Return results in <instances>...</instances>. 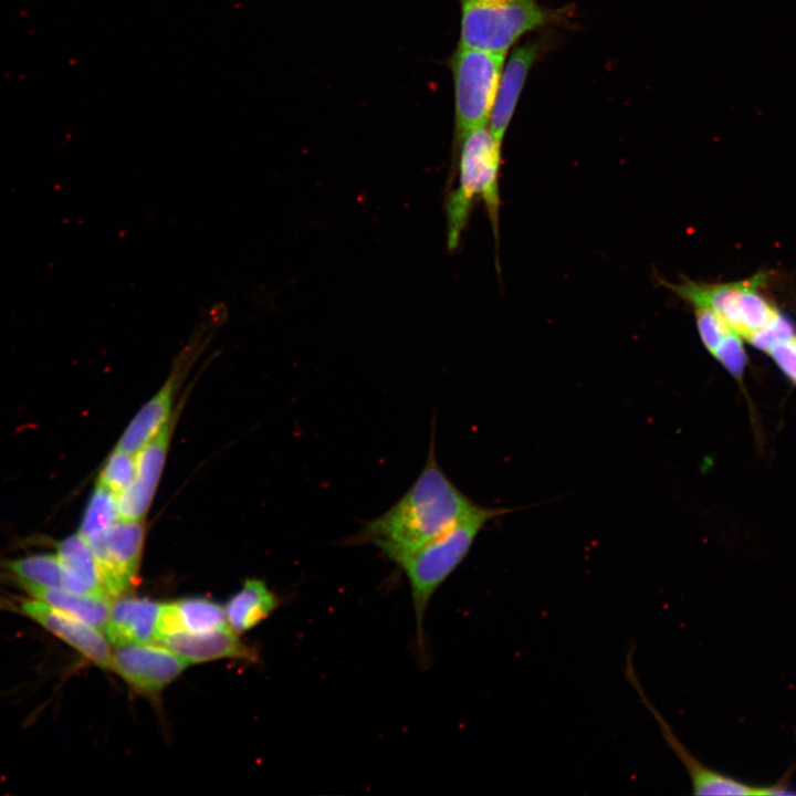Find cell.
Wrapping results in <instances>:
<instances>
[{
	"instance_id": "cell-1",
	"label": "cell",
	"mask_w": 796,
	"mask_h": 796,
	"mask_svg": "<svg viewBox=\"0 0 796 796\" xmlns=\"http://www.w3.org/2000/svg\"><path fill=\"white\" fill-rule=\"evenodd\" d=\"M434 437L433 431L425 465L405 494L383 514L363 523L349 543L370 544L395 562L449 530L479 505L439 465Z\"/></svg>"
},
{
	"instance_id": "cell-2",
	"label": "cell",
	"mask_w": 796,
	"mask_h": 796,
	"mask_svg": "<svg viewBox=\"0 0 796 796\" xmlns=\"http://www.w3.org/2000/svg\"><path fill=\"white\" fill-rule=\"evenodd\" d=\"M511 511L479 504L449 530L395 561L410 588L419 648H423L425 616L432 596L465 559L484 526Z\"/></svg>"
},
{
	"instance_id": "cell-3",
	"label": "cell",
	"mask_w": 796,
	"mask_h": 796,
	"mask_svg": "<svg viewBox=\"0 0 796 796\" xmlns=\"http://www.w3.org/2000/svg\"><path fill=\"white\" fill-rule=\"evenodd\" d=\"M459 178L447 201L448 247L454 250L464 230L473 202L481 198L486 206L493 230L498 232L499 171L501 145L486 126L467 132L458 138Z\"/></svg>"
},
{
	"instance_id": "cell-4",
	"label": "cell",
	"mask_w": 796,
	"mask_h": 796,
	"mask_svg": "<svg viewBox=\"0 0 796 796\" xmlns=\"http://www.w3.org/2000/svg\"><path fill=\"white\" fill-rule=\"evenodd\" d=\"M459 45L505 54L526 33L565 23L567 10L537 0H459Z\"/></svg>"
},
{
	"instance_id": "cell-5",
	"label": "cell",
	"mask_w": 796,
	"mask_h": 796,
	"mask_svg": "<svg viewBox=\"0 0 796 796\" xmlns=\"http://www.w3.org/2000/svg\"><path fill=\"white\" fill-rule=\"evenodd\" d=\"M661 282L692 307L702 306L715 312L737 335L746 339L779 314L760 292L765 282L763 273L731 283H700L691 280Z\"/></svg>"
},
{
	"instance_id": "cell-6",
	"label": "cell",
	"mask_w": 796,
	"mask_h": 796,
	"mask_svg": "<svg viewBox=\"0 0 796 796\" xmlns=\"http://www.w3.org/2000/svg\"><path fill=\"white\" fill-rule=\"evenodd\" d=\"M504 62L503 53L462 45L450 56L457 139L489 125Z\"/></svg>"
},
{
	"instance_id": "cell-7",
	"label": "cell",
	"mask_w": 796,
	"mask_h": 796,
	"mask_svg": "<svg viewBox=\"0 0 796 796\" xmlns=\"http://www.w3.org/2000/svg\"><path fill=\"white\" fill-rule=\"evenodd\" d=\"M144 534L140 520H119L105 532L85 540L111 599L123 597L137 585Z\"/></svg>"
},
{
	"instance_id": "cell-8",
	"label": "cell",
	"mask_w": 796,
	"mask_h": 796,
	"mask_svg": "<svg viewBox=\"0 0 796 796\" xmlns=\"http://www.w3.org/2000/svg\"><path fill=\"white\" fill-rule=\"evenodd\" d=\"M625 675L639 694L640 701L657 721L667 745L678 756L689 774L693 795H782L788 794L785 785L777 783L771 786L751 785L732 776L718 772L694 757L678 739L673 729L660 713L658 708L645 693L636 673L631 653H627Z\"/></svg>"
},
{
	"instance_id": "cell-9",
	"label": "cell",
	"mask_w": 796,
	"mask_h": 796,
	"mask_svg": "<svg viewBox=\"0 0 796 796\" xmlns=\"http://www.w3.org/2000/svg\"><path fill=\"white\" fill-rule=\"evenodd\" d=\"M188 663L164 645L135 643L117 646L112 670L134 690L151 694L175 680Z\"/></svg>"
},
{
	"instance_id": "cell-10",
	"label": "cell",
	"mask_w": 796,
	"mask_h": 796,
	"mask_svg": "<svg viewBox=\"0 0 796 796\" xmlns=\"http://www.w3.org/2000/svg\"><path fill=\"white\" fill-rule=\"evenodd\" d=\"M20 609L94 664L112 670L113 652L101 630L34 598L21 603Z\"/></svg>"
},
{
	"instance_id": "cell-11",
	"label": "cell",
	"mask_w": 796,
	"mask_h": 796,
	"mask_svg": "<svg viewBox=\"0 0 796 796\" xmlns=\"http://www.w3.org/2000/svg\"><path fill=\"white\" fill-rule=\"evenodd\" d=\"M542 50L543 43L540 40H528L515 45L503 67L489 121V128L500 143L514 115L531 67L538 60Z\"/></svg>"
},
{
	"instance_id": "cell-12",
	"label": "cell",
	"mask_w": 796,
	"mask_h": 796,
	"mask_svg": "<svg viewBox=\"0 0 796 796\" xmlns=\"http://www.w3.org/2000/svg\"><path fill=\"white\" fill-rule=\"evenodd\" d=\"M161 604L149 599L119 597L112 603L105 633L117 646L156 642Z\"/></svg>"
},
{
	"instance_id": "cell-13",
	"label": "cell",
	"mask_w": 796,
	"mask_h": 796,
	"mask_svg": "<svg viewBox=\"0 0 796 796\" xmlns=\"http://www.w3.org/2000/svg\"><path fill=\"white\" fill-rule=\"evenodd\" d=\"M159 642L189 663L251 657L249 649L228 626L207 632H172L161 637Z\"/></svg>"
},
{
	"instance_id": "cell-14",
	"label": "cell",
	"mask_w": 796,
	"mask_h": 796,
	"mask_svg": "<svg viewBox=\"0 0 796 796\" xmlns=\"http://www.w3.org/2000/svg\"><path fill=\"white\" fill-rule=\"evenodd\" d=\"M55 554L65 589L80 595L109 598L104 589L95 556L80 533L60 541Z\"/></svg>"
},
{
	"instance_id": "cell-15",
	"label": "cell",
	"mask_w": 796,
	"mask_h": 796,
	"mask_svg": "<svg viewBox=\"0 0 796 796\" xmlns=\"http://www.w3.org/2000/svg\"><path fill=\"white\" fill-rule=\"evenodd\" d=\"M226 619L224 609L205 598H186L161 604L156 642L172 632L211 631L228 626Z\"/></svg>"
},
{
	"instance_id": "cell-16",
	"label": "cell",
	"mask_w": 796,
	"mask_h": 796,
	"mask_svg": "<svg viewBox=\"0 0 796 796\" xmlns=\"http://www.w3.org/2000/svg\"><path fill=\"white\" fill-rule=\"evenodd\" d=\"M177 383L178 375L175 373L143 406L118 440L117 450L136 454L159 432L171 418Z\"/></svg>"
},
{
	"instance_id": "cell-17",
	"label": "cell",
	"mask_w": 796,
	"mask_h": 796,
	"mask_svg": "<svg viewBox=\"0 0 796 796\" xmlns=\"http://www.w3.org/2000/svg\"><path fill=\"white\" fill-rule=\"evenodd\" d=\"M25 590L32 598L76 617L105 633L112 599L80 595L64 587H29Z\"/></svg>"
},
{
	"instance_id": "cell-18",
	"label": "cell",
	"mask_w": 796,
	"mask_h": 796,
	"mask_svg": "<svg viewBox=\"0 0 796 796\" xmlns=\"http://www.w3.org/2000/svg\"><path fill=\"white\" fill-rule=\"evenodd\" d=\"M276 605L275 596L263 582L249 579L227 604L226 618L235 632H243L264 620Z\"/></svg>"
},
{
	"instance_id": "cell-19",
	"label": "cell",
	"mask_w": 796,
	"mask_h": 796,
	"mask_svg": "<svg viewBox=\"0 0 796 796\" xmlns=\"http://www.w3.org/2000/svg\"><path fill=\"white\" fill-rule=\"evenodd\" d=\"M174 418H170L159 432L151 438L136 455V478L133 485L154 498L167 457Z\"/></svg>"
},
{
	"instance_id": "cell-20",
	"label": "cell",
	"mask_w": 796,
	"mask_h": 796,
	"mask_svg": "<svg viewBox=\"0 0 796 796\" xmlns=\"http://www.w3.org/2000/svg\"><path fill=\"white\" fill-rule=\"evenodd\" d=\"M7 567L24 589L63 587L62 569L55 553L32 554L11 559Z\"/></svg>"
},
{
	"instance_id": "cell-21",
	"label": "cell",
	"mask_w": 796,
	"mask_h": 796,
	"mask_svg": "<svg viewBox=\"0 0 796 796\" xmlns=\"http://www.w3.org/2000/svg\"><path fill=\"white\" fill-rule=\"evenodd\" d=\"M119 520L117 495L97 484L85 509L78 533L87 541Z\"/></svg>"
},
{
	"instance_id": "cell-22",
	"label": "cell",
	"mask_w": 796,
	"mask_h": 796,
	"mask_svg": "<svg viewBox=\"0 0 796 796\" xmlns=\"http://www.w3.org/2000/svg\"><path fill=\"white\" fill-rule=\"evenodd\" d=\"M136 478V455L115 449L106 460L97 484L116 495L128 488Z\"/></svg>"
},
{
	"instance_id": "cell-23",
	"label": "cell",
	"mask_w": 796,
	"mask_h": 796,
	"mask_svg": "<svg viewBox=\"0 0 796 796\" xmlns=\"http://www.w3.org/2000/svg\"><path fill=\"white\" fill-rule=\"evenodd\" d=\"M693 310L700 338L711 354L733 329L712 310L702 306H695Z\"/></svg>"
},
{
	"instance_id": "cell-24",
	"label": "cell",
	"mask_w": 796,
	"mask_h": 796,
	"mask_svg": "<svg viewBox=\"0 0 796 796\" xmlns=\"http://www.w3.org/2000/svg\"><path fill=\"white\" fill-rule=\"evenodd\" d=\"M711 355L736 379H741L746 364V355L742 337L734 331L730 332L715 347Z\"/></svg>"
},
{
	"instance_id": "cell-25",
	"label": "cell",
	"mask_w": 796,
	"mask_h": 796,
	"mask_svg": "<svg viewBox=\"0 0 796 796\" xmlns=\"http://www.w3.org/2000/svg\"><path fill=\"white\" fill-rule=\"evenodd\" d=\"M795 335L793 323L781 313L766 326L751 335L747 341L756 348L768 353L778 343Z\"/></svg>"
},
{
	"instance_id": "cell-26",
	"label": "cell",
	"mask_w": 796,
	"mask_h": 796,
	"mask_svg": "<svg viewBox=\"0 0 796 796\" xmlns=\"http://www.w3.org/2000/svg\"><path fill=\"white\" fill-rule=\"evenodd\" d=\"M768 354L781 370L796 384V334L773 346Z\"/></svg>"
}]
</instances>
